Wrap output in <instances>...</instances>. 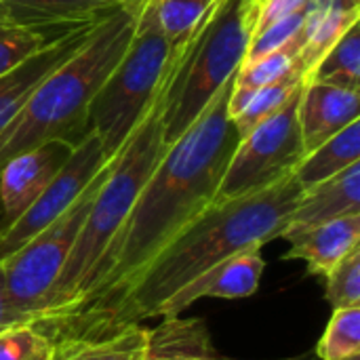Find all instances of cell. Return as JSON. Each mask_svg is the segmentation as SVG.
<instances>
[{
    "label": "cell",
    "instance_id": "obj_1",
    "mask_svg": "<svg viewBox=\"0 0 360 360\" xmlns=\"http://www.w3.org/2000/svg\"><path fill=\"white\" fill-rule=\"evenodd\" d=\"M232 82L234 78L219 89L198 120L167 148L118 236L89 274L78 302L53 319L34 323L53 344L80 338L120 300L173 236L215 200L240 139L228 116Z\"/></svg>",
    "mask_w": 360,
    "mask_h": 360
},
{
    "label": "cell",
    "instance_id": "obj_2",
    "mask_svg": "<svg viewBox=\"0 0 360 360\" xmlns=\"http://www.w3.org/2000/svg\"><path fill=\"white\" fill-rule=\"evenodd\" d=\"M304 188L295 175L274 186L226 200H213L146 266L120 300L76 340H95L156 319L160 306L213 264L249 247L281 238ZM65 342V340H63Z\"/></svg>",
    "mask_w": 360,
    "mask_h": 360
},
{
    "label": "cell",
    "instance_id": "obj_3",
    "mask_svg": "<svg viewBox=\"0 0 360 360\" xmlns=\"http://www.w3.org/2000/svg\"><path fill=\"white\" fill-rule=\"evenodd\" d=\"M143 4L105 17L91 38L34 89L17 118L0 133V167L46 141L63 139L78 146L84 139L89 105L124 55Z\"/></svg>",
    "mask_w": 360,
    "mask_h": 360
},
{
    "label": "cell",
    "instance_id": "obj_4",
    "mask_svg": "<svg viewBox=\"0 0 360 360\" xmlns=\"http://www.w3.org/2000/svg\"><path fill=\"white\" fill-rule=\"evenodd\" d=\"M165 86L160 89L150 110L146 112L143 120L137 124V129L114 156V162L105 179L101 181L99 190L93 196V202L76 236L72 253L57 278L49 310L36 323L53 319L70 310L78 302L89 274L95 270L97 262L103 257L108 247L118 236L141 188L146 186L154 167L167 152L169 146L165 143L162 137Z\"/></svg>",
    "mask_w": 360,
    "mask_h": 360
},
{
    "label": "cell",
    "instance_id": "obj_5",
    "mask_svg": "<svg viewBox=\"0 0 360 360\" xmlns=\"http://www.w3.org/2000/svg\"><path fill=\"white\" fill-rule=\"evenodd\" d=\"M262 0H217L205 25L177 57L165 86L162 137L171 146L234 78L255 34Z\"/></svg>",
    "mask_w": 360,
    "mask_h": 360
},
{
    "label": "cell",
    "instance_id": "obj_6",
    "mask_svg": "<svg viewBox=\"0 0 360 360\" xmlns=\"http://www.w3.org/2000/svg\"><path fill=\"white\" fill-rule=\"evenodd\" d=\"M179 55L160 32L154 4L148 0L124 55L89 105L86 127L101 139L108 156L118 154L143 120Z\"/></svg>",
    "mask_w": 360,
    "mask_h": 360
},
{
    "label": "cell",
    "instance_id": "obj_7",
    "mask_svg": "<svg viewBox=\"0 0 360 360\" xmlns=\"http://www.w3.org/2000/svg\"><path fill=\"white\" fill-rule=\"evenodd\" d=\"M114 156L91 181L84 194L61 217H57L36 236H32L21 249H17L0 264L11 304L21 314L32 319V323H36L49 310L57 278L72 253V247L84 224L93 196L105 179Z\"/></svg>",
    "mask_w": 360,
    "mask_h": 360
},
{
    "label": "cell",
    "instance_id": "obj_8",
    "mask_svg": "<svg viewBox=\"0 0 360 360\" xmlns=\"http://www.w3.org/2000/svg\"><path fill=\"white\" fill-rule=\"evenodd\" d=\"M302 89L304 84L276 114L238 139L215 200L238 198L266 190L295 171L306 156L297 122V101Z\"/></svg>",
    "mask_w": 360,
    "mask_h": 360
},
{
    "label": "cell",
    "instance_id": "obj_9",
    "mask_svg": "<svg viewBox=\"0 0 360 360\" xmlns=\"http://www.w3.org/2000/svg\"><path fill=\"white\" fill-rule=\"evenodd\" d=\"M110 160L112 156H108L101 139L89 131L34 205L0 234V264L21 249L32 236L61 217Z\"/></svg>",
    "mask_w": 360,
    "mask_h": 360
},
{
    "label": "cell",
    "instance_id": "obj_10",
    "mask_svg": "<svg viewBox=\"0 0 360 360\" xmlns=\"http://www.w3.org/2000/svg\"><path fill=\"white\" fill-rule=\"evenodd\" d=\"M76 146L63 139L30 148L0 167V207L6 228L15 224L44 192Z\"/></svg>",
    "mask_w": 360,
    "mask_h": 360
},
{
    "label": "cell",
    "instance_id": "obj_11",
    "mask_svg": "<svg viewBox=\"0 0 360 360\" xmlns=\"http://www.w3.org/2000/svg\"><path fill=\"white\" fill-rule=\"evenodd\" d=\"M266 262L262 257V247H249L243 249L205 272H200L196 278H192L188 285H184L177 293H173L158 310L156 319L165 316H177L198 300H243L257 291L262 274H264Z\"/></svg>",
    "mask_w": 360,
    "mask_h": 360
},
{
    "label": "cell",
    "instance_id": "obj_12",
    "mask_svg": "<svg viewBox=\"0 0 360 360\" xmlns=\"http://www.w3.org/2000/svg\"><path fill=\"white\" fill-rule=\"evenodd\" d=\"M101 21H89L63 32L44 49H40L36 55H32L30 59H25L23 63L0 76V133L17 118V114L25 105L27 97L34 93V89L55 68L68 61L91 38L93 30Z\"/></svg>",
    "mask_w": 360,
    "mask_h": 360
},
{
    "label": "cell",
    "instance_id": "obj_13",
    "mask_svg": "<svg viewBox=\"0 0 360 360\" xmlns=\"http://www.w3.org/2000/svg\"><path fill=\"white\" fill-rule=\"evenodd\" d=\"M359 91L304 82L297 101V122L306 154L359 120Z\"/></svg>",
    "mask_w": 360,
    "mask_h": 360
},
{
    "label": "cell",
    "instance_id": "obj_14",
    "mask_svg": "<svg viewBox=\"0 0 360 360\" xmlns=\"http://www.w3.org/2000/svg\"><path fill=\"white\" fill-rule=\"evenodd\" d=\"M291 247L285 259H300L314 276H327L360 245V213L281 234Z\"/></svg>",
    "mask_w": 360,
    "mask_h": 360
},
{
    "label": "cell",
    "instance_id": "obj_15",
    "mask_svg": "<svg viewBox=\"0 0 360 360\" xmlns=\"http://www.w3.org/2000/svg\"><path fill=\"white\" fill-rule=\"evenodd\" d=\"M146 0H0V15L32 27L63 30L101 21L116 11Z\"/></svg>",
    "mask_w": 360,
    "mask_h": 360
},
{
    "label": "cell",
    "instance_id": "obj_16",
    "mask_svg": "<svg viewBox=\"0 0 360 360\" xmlns=\"http://www.w3.org/2000/svg\"><path fill=\"white\" fill-rule=\"evenodd\" d=\"M360 213V162L350 165L346 171L304 190L297 207L293 209L287 230L312 228L338 217Z\"/></svg>",
    "mask_w": 360,
    "mask_h": 360
},
{
    "label": "cell",
    "instance_id": "obj_17",
    "mask_svg": "<svg viewBox=\"0 0 360 360\" xmlns=\"http://www.w3.org/2000/svg\"><path fill=\"white\" fill-rule=\"evenodd\" d=\"M213 352L209 329L200 319L165 316L150 329L148 352L141 360H205Z\"/></svg>",
    "mask_w": 360,
    "mask_h": 360
},
{
    "label": "cell",
    "instance_id": "obj_18",
    "mask_svg": "<svg viewBox=\"0 0 360 360\" xmlns=\"http://www.w3.org/2000/svg\"><path fill=\"white\" fill-rule=\"evenodd\" d=\"M150 329L131 325L95 340H65L53 344L51 360H141L148 352Z\"/></svg>",
    "mask_w": 360,
    "mask_h": 360
},
{
    "label": "cell",
    "instance_id": "obj_19",
    "mask_svg": "<svg viewBox=\"0 0 360 360\" xmlns=\"http://www.w3.org/2000/svg\"><path fill=\"white\" fill-rule=\"evenodd\" d=\"M354 162H360V120H354L331 139L321 143L316 150L308 152L295 167L293 175L297 184L308 190L346 171Z\"/></svg>",
    "mask_w": 360,
    "mask_h": 360
},
{
    "label": "cell",
    "instance_id": "obj_20",
    "mask_svg": "<svg viewBox=\"0 0 360 360\" xmlns=\"http://www.w3.org/2000/svg\"><path fill=\"white\" fill-rule=\"evenodd\" d=\"M304 84L302 76L287 78L274 84H266L259 89H238L232 82V91L228 97V116L238 131V135H247L253 127L276 114L293 93Z\"/></svg>",
    "mask_w": 360,
    "mask_h": 360
},
{
    "label": "cell",
    "instance_id": "obj_21",
    "mask_svg": "<svg viewBox=\"0 0 360 360\" xmlns=\"http://www.w3.org/2000/svg\"><path fill=\"white\" fill-rule=\"evenodd\" d=\"M306 82L331 84L359 91L360 84V21L352 23L331 49L306 72Z\"/></svg>",
    "mask_w": 360,
    "mask_h": 360
},
{
    "label": "cell",
    "instance_id": "obj_22",
    "mask_svg": "<svg viewBox=\"0 0 360 360\" xmlns=\"http://www.w3.org/2000/svg\"><path fill=\"white\" fill-rule=\"evenodd\" d=\"M152 4L160 32L177 53H184L217 0H152Z\"/></svg>",
    "mask_w": 360,
    "mask_h": 360
},
{
    "label": "cell",
    "instance_id": "obj_23",
    "mask_svg": "<svg viewBox=\"0 0 360 360\" xmlns=\"http://www.w3.org/2000/svg\"><path fill=\"white\" fill-rule=\"evenodd\" d=\"M72 27H63V30L32 27L0 15V76L17 68L32 55H36L40 49H44L49 42H53L57 36H61Z\"/></svg>",
    "mask_w": 360,
    "mask_h": 360
},
{
    "label": "cell",
    "instance_id": "obj_24",
    "mask_svg": "<svg viewBox=\"0 0 360 360\" xmlns=\"http://www.w3.org/2000/svg\"><path fill=\"white\" fill-rule=\"evenodd\" d=\"M321 360L360 359V306L335 308L316 346Z\"/></svg>",
    "mask_w": 360,
    "mask_h": 360
},
{
    "label": "cell",
    "instance_id": "obj_25",
    "mask_svg": "<svg viewBox=\"0 0 360 360\" xmlns=\"http://www.w3.org/2000/svg\"><path fill=\"white\" fill-rule=\"evenodd\" d=\"M300 49L289 46L268 57H262L251 63H243L234 74V86L238 89H259L266 84H274L287 78L302 76L306 78V70L300 63Z\"/></svg>",
    "mask_w": 360,
    "mask_h": 360
},
{
    "label": "cell",
    "instance_id": "obj_26",
    "mask_svg": "<svg viewBox=\"0 0 360 360\" xmlns=\"http://www.w3.org/2000/svg\"><path fill=\"white\" fill-rule=\"evenodd\" d=\"M304 21H306V6L302 11L287 15L283 19H276L274 23L255 32L251 36V42L247 46V55H245L243 63L257 61L262 57H268V55L278 53V51L289 49V46H297L302 51V46H304V38H302Z\"/></svg>",
    "mask_w": 360,
    "mask_h": 360
},
{
    "label": "cell",
    "instance_id": "obj_27",
    "mask_svg": "<svg viewBox=\"0 0 360 360\" xmlns=\"http://www.w3.org/2000/svg\"><path fill=\"white\" fill-rule=\"evenodd\" d=\"M53 342L34 323L0 331V360H51Z\"/></svg>",
    "mask_w": 360,
    "mask_h": 360
},
{
    "label": "cell",
    "instance_id": "obj_28",
    "mask_svg": "<svg viewBox=\"0 0 360 360\" xmlns=\"http://www.w3.org/2000/svg\"><path fill=\"white\" fill-rule=\"evenodd\" d=\"M325 297L331 308L360 306V249H354L325 276Z\"/></svg>",
    "mask_w": 360,
    "mask_h": 360
},
{
    "label": "cell",
    "instance_id": "obj_29",
    "mask_svg": "<svg viewBox=\"0 0 360 360\" xmlns=\"http://www.w3.org/2000/svg\"><path fill=\"white\" fill-rule=\"evenodd\" d=\"M306 4H308V0H262L255 32H259L262 27L274 23L276 19H283L287 15H293V13L302 11Z\"/></svg>",
    "mask_w": 360,
    "mask_h": 360
},
{
    "label": "cell",
    "instance_id": "obj_30",
    "mask_svg": "<svg viewBox=\"0 0 360 360\" xmlns=\"http://www.w3.org/2000/svg\"><path fill=\"white\" fill-rule=\"evenodd\" d=\"M32 323V319H27L25 314H21L8 300L6 293V283H4V274H2V266H0V331L15 327V325H25Z\"/></svg>",
    "mask_w": 360,
    "mask_h": 360
},
{
    "label": "cell",
    "instance_id": "obj_31",
    "mask_svg": "<svg viewBox=\"0 0 360 360\" xmlns=\"http://www.w3.org/2000/svg\"><path fill=\"white\" fill-rule=\"evenodd\" d=\"M205 360H232V359H224L219 354H215V350L207 356ZM281 360H321L316 354H300V356H291V359H281Z\"/></svg>",
    "mask_w": 360,
    "mask_h": 360
},
{
    "label": "cell",
    "instance_id": "obj_32",
    "mask_svg": "<svg viewBox=\"0 0 360 360\" xmlns=\"http://www.w3.org/2000/svg\"><path fill=\"white\" fill-rule=\"evenodd\" d=\"M6 230V221H4V215H2V207H0V234Z\"/></svg>",
    "mask_w": 360,
    "mask_h": 360
}]
</instances>
